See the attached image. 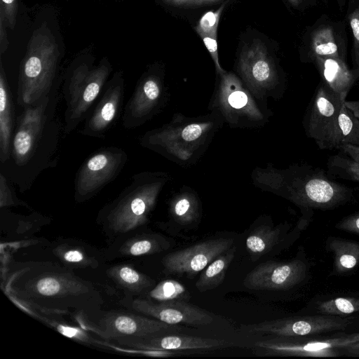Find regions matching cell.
<instances>
[{
    "mask_svg": "<svg viewBox=\"0 0 359 359\" xmlns=\"http://www.w3.org/2000/svg\"><path fill=\"white\" fill-rule=\"evenodd\" d=\"M5 287L13 301L41 313L90 315L103 304L93 284L53 262L15 264Z\"/></svg>",
    "mask_w": 359,
    "mask_h": 359,
    "instance_id": "cell-1",
    "label": "cell"
},
{
    "mask_svg": "<svg viewBox=\"0 0 359 359\" xmlns=\"http://www.w3.org/2000/svg\"><path fill=\"white\" fill-rule=\"evenodd\" d=\"M57 79L48 94L23 108L17 117L8 159L0 163V172L20 193L30 189L40 174L56 166L63 124L57 115L59 88Z\"/></svg>",
    "mask_w": 359,
    "mask_h": 359,
    "instance_id": "cell-2",
    "label": "cell"
},
{
    "mask_svg": "<svg viewBox=\"0 0 359 359\" xmlns=\"http://www.w3.org/2000/svg\"><path fill=\"white\" fill-rule=\"evenodd\" d=\"M61 52L56 39L46 24L29 39L19 71L17 103L31 105L50 92L59 75Z\"/></svg>",
    "mask_w": 359,
    "mask_h": 359,
    "instance_id": "cell-3",
    "label": "cell"
},
{
    "mask_svg": "<svg viewBox=\"0 0 359 359\" xmlns=\"http://www.w3.org/2000/svg\"><path fill=\"white\" fill-rule=\"evenodd\" d=\"M111 72V65L106 57L95 66L90 57L78 58L68 67L62 86L66 104L64 134H70L86 119L100 97Z\"/></svg>",
    "mask_w": 359,
    "mask_h": 359,
    "instance_id": "cell-4",
    "label": "cell"
},
{
    "mask_svg": "<svg viewBox=\"0 0 359 359\" xmlns=\"http://www.w3.org/2000/svg\"><path fill=\"white\" fill-rule=\"evenodd\" d=\"M160 188L155 175L140 172L113 201L100 211L98 219L114 234L127 233L144 225Z\"/></svg>",
    "mask_w": 359,
    "mask_h": 359,
    "instance_id": "cell-5",
    "label": "cell"
},
{
    "mask_svg": "<svg viewBox=\"0 0 359 359\" xmlns=\"http://www.w3.org/2000/svg\"><path fill=\"white\" fill-rule=\"evenodd\" d=\"M81 324L109 342L117 340L146 337L168 332L180 330V327L169 325L153 318L125 311H102L81 315Z\"/></svg>",
    "mask_w": 359,
    "mask_h": 359,
    "instance_id": "cell-6",
    "label": "cell"
},
{
    "mask_svg": "<svg viewBox=\"0 0 359 359\" xmlns=\"http://www.w3.org/2000/svg\"><path fill=\"white\" fill-rule=\"evenodd\" d=\"M128 154L118 147H105L88 156L78 169L74 179V200L83 203L91 199L122 171Z\"/></svg>",
    "mask_w": 359,
    "mask_h": 359,
    "instance_id": "cell-7",
    "label": "cell"
},
{
    "mask_svg": "<svg viewBox=\"0 0 359 359\" xmlns=\"http://www.w3.org/2000/svg\"><path fill=\"white\" fill-rule=\"evenodd\" d=\"M345 100L325 83L320 84L316 90L309 113L307 132L320 149H339L338 116Z\"/></svg>",
    "mask_w": 359,
    "mask_h": 359,
    "instance_id": "cell-8",
    "label": "cell"
},
{
    "mask_svg": "<svg viewBox=\"0 0 359 359\" xmlns=\"http://www.w3.org/2000/svg\"><path fill=\"white\" fill-rule=\"evenodd\" d=\"M351 325L350 319L332 315L288 317L262 323L243 325V331L273 334L277 337H312L313 335L344 331Z\"/></svg>",
    "mask_w": 359,
    "mask_h": 359,
    "instance_id": "cell-9",
    "label": "cell"
},
{
    "mask_svg": "<svg viewBox=\"0 0 359 359\" xmlns=\"http://www.w3.org/2000/svg\"><path fill=\"white\" fill-rule=\"evenodd\" d=\"M125 88L123 72H116L107 82L79 133L86 137L104 138L121 114Z\"/></svg>",
    "mask_w": 359,
    "mask_h": 359,
    "instance_id": "cell-10",
    "label": "cell"
},
{
    "mask_svg": "<svg viewBox=\"0 0 359 359\" xmlns=\"http://www.w3.org/2000/svg\"><path fill=\"white\" fill-rule=\"evenodd\" d=\"M120 304L137 313L169 325L201 326L209 325L214 320L211 313L184 301L155 302L144 297L125 296Z\"/></svg>",
    "mask_w": 359,
    "mask_h": 359,
    "instance_id": "cell-11",
    "label": "cell"
},
{
    "mask_svg": "<svg viewBox=\"0 0 359 359\" xmlns=\"http://www.w3.org/2000/svg\"><path fill=\"white\" fill-rule=\"evenodd\" d=\"M233 243V238L207 240L168 254L162 263L168 273L193 277L231 248Z\"/></svg>",
    "mask_w": 359,
    "mask_h": 359,
    "instance_id": "cell-12",
    "label": "cell"
},
{
    "mask_svg": "<svg viewBox=\"0 0 359 359\" xmlns=\"http://www.w3.org/2000/svg\"><path fill=\"white\" fill-rule=\"evenodd\" d=\"M306 271V264L301 259L286 262L268 261L250 271L243 285L250 290H285L301 283Z\"/></svg>",
    "mask_w": 359,
    "mask_h": 359,
    "instance_id": "cell-13",
    "label": "cell"
},
{
    "mask_svg": "<svg viewBox=\"0 0 359 359\" xmlns=\"http://www.w3.org/2000/svg\"><path fill=\"white\" fill-rule=\"evenodd\" d=\"M359 334L313 340L299 339L295 337H278L257 341V346L270 353L281 355L332 356L337 348L358 344Z\"/></svg>",
    "mask_w": 359,
    "mask_h": 359,
    "instance_id": "cell-14",
    "label": "cell"
},
{
    "mask_svg": "<svg viewBox=\"0 0 359 359\" xmlns=\"http://www.w3.org/2000/svg\"><path fill=\"white\" fill-rule=\"evenodd\" d=\"M161 92L160 79L155 74L147 72L142 75L123 108V128L130 130L144 124L156 111Z\"/></svg>",
    "mask_w": 359,
    "mask_h": 359,
    "instance_id": "cell-15",
    "label": "cell"
},
{
    "mask_svg": "<svg viewBox=\"0 0 359 359\" xmlns=\"http://www.w3.org/2000/svg\"><path fill=\"white\" fill-rule=\"evenodd\" d=\"M351 196L348 187L330 181L322 171H318L312 172L304 180L295 198L304 206L330 209L344 203Z\"/></svg>",
    "mask_w": 359,
    "mask_h": 359,
    "instance_id": "cell-16",
    "label": "cell"
},
{
    "mask_svg": "<svg viewBox=\"0 0 359 359\" xmlns=\"http://www.w3.org/2000/svg\"><path fill=\"white\" fill-rule=\"evenodd\" d=\"M156 334L146 337L124 339L112 342L117 346L130 350H197L216 349L228 346L230 344L223 339L203 338L188 335Z\"/></svg>",
    "mask_w": 359,
    "mask_h": 359,
    "instance_id": "cell-17",
    "label": "cell"
},
{
    "mask_svg": "<svg viewBox=\"0 0 359 359\" xmlns=\"http://www.w3.org/2000/svg\"><path fill=\"white\" fill-rule=\"evenodd\" d=\"M3 62L0 61V163L10 154L13 135L16 124L15 109Z\"/></svg>",
    "mask_w": 359,
    "mask_h": 359,
    "instance_id": "cell-18",
    "label": "cell"
},
{
    "mask_svg": "<svg viewBox=\"0 0 359 359\" xmlns=\"http://www.w3.org/2000/svg\"><path fill=\"white\" fill-rule=\"evenodd\" d=\"M107 276L126 293V296H138L147 293L154 281L128 264H118L107 271Z\"/></svg>",
    "mask_w": 359,
    "mask_h": 359,
    "instance_id": "cell-19",
    "label": "cell"
},
{
    "mask_svg": "<svg viewBox=\"0 0 359 359\" xmlns=\"http://www.w3.org/2000/svg\"><path fill=\"white\" fill-rule=\"evenodd\" d=\"M52 253L61 265L72 270L95 269L100 266L102 260L88 247L70 241L55 245Z\"/></svg>",
    "mask_w": 359,
    "mask_h": 359,
    "instance_id": "cell-20",
    "label": "cell"
},
{
    "mask_svg": "<svg viewBox=\"0 0 359 359\" xmlns=\"http://www.w3.org/2000/svg\"><path fill=\"white\" fill-rule=\"evenodd\" d=\"M320 65L324 83L345 100L355 81L353 74L339 57H326Z\"/></svg>",
    "mask_w": 359,
    "mask_h": 359,
    "instance_id": "cell-21",
    "label": "cell"
},
{
    "mask_svg": "<svg viewBox=\"0 0 359 359\" xmlns=\"http://www.w3.org/2000/svg\"><path fill=\"white\" fill-rule=\"evenodd\" d=\"M236 250L235 246L231 247L203 269L195 284L199 292L212 290L223 283L227 269L234 259Z\"/></svg>",
    "mask_w": 359,
    "mask_h": 359,
    "instance_id": "cell-22",
    "label": "cell"
},
{
    "mask_svg": "<svg viewBox=\"0 0 359 359\" xmlns=\"http://www.w3.org/2000/svg\"><path fill=\"white\" fill-rule=\"evenodd\" d=\"M243 51L241 62L247 72L257 81L264 82L272 75L266 47L260 42L254 41Z\"/></svg>",
    "mask_w": 359,
    "mask_h": 359,
    "instance_id": "cell-23",
    "label": "cell"
},
{
    "mask_svg": "<svg viewBox=\"0 0 359 359\" xmlns=\"http://www.w3.org/2000/svg\"><path fill=\"white\" fill-rule=\"evenodd\" d=\"M326 243L327 250L333 255L334 266L337 272L353 269L359 263V243L330 236Z\"/></svg>",
    "mask_w": 359,
    "mask_h": 359,
    "instance_id": "cell-24",
    "label": "cell"
},
{
    "mask_svg": "<svg viewBox=\"0 0 359 359\" xmlns=\"http://www.w3.org/2000/svg\"><path fill=\"white\" fill-rule=\"evenodd\" d=\"M170 248V243L157 234H144L126 241L118 249L120 257H139L163 252Z\"/></svg>",
    "mask_w": 359,
    "mask_h": 359,
    "instance_id": "cell-25",
    "label": "cell"
},
{
    "mask_svg": "<svg viewBox=\"0 0 359 359\" xmlns=\"http://www.w3.org/2000/svg\"><path fill=\"white\" fill-rule=\"evenodd\" d=\"M280 238V230L267 225L257 227L245 241L246 248L253 257H259L268 252Z\"/></svg>",
    "mask_w": 359,
    "mask_h": 359,
    "instance_id": "cell-26",
    "label": "cell"
},
{
    "mask_svg": "<svg viewBox=\"0 0 359 359\" xmlns=\"http://www.w3.org/2000/svg\"><path fill=\"white\" fill-rule=\"evenodd\" d=\"M331 156L328 169L332 175L359 183V154L351 153Z\"/></svg>",
    "mask_w": 359,
    "mask_h": 359,
    "instance_id": "cell-27",
    "label": "cell"
},
{
    "mask_svg": "<svg viewBox=\"0 0 359 359\" xmlns=\"http://www.w3.org/2000/svg\"><path fill=\"white\" fill-rule=\"evenodd\" d=\"M144 298L155 302L184 301L189 298V293L184 285L170 279L160 282L147 292V295Z\"/></svg>",
    "mask_w": 359,
    "mask_h": 359,
    "instance_id": "cell-28",
    "label": "cell"
},
{
    "mask_svg": "<svg viewBox=\"0 0 359 359\" xmlns=\"http://www.w3.org/2000/svg\"><path fill=\"white\" fill-rule=\"evenodd\" d=\"M338 128L339 147L344 144L359 147V118L346 106L345 102L339 114Z\"/></svg>",
    "mask_w": 359,
    "mask_h": 359,
    "instance_id": "cell-29",
    "label": "cell"
},
{
    "mask_svg": "<svg viewBox=\"0 0 359 359\" xmlns=\"http://www.w3.org/2000/svg\"><path fill=\"white\" fill-rule=\"evenodd\" d=\"M318 311L321 314L332 316L350 315L359 312V298L337 297L318 304Z\"/></svg>",
    "mask_w": 359,
    "mask_h": 359,
    "instance_id": "cell-30",
    "label": "cell"
},
{
    "mask_svg": "<svg viewBox=\"0 0 359 359\" xmlns=\"http://www.w3.org/2000/svg\"><path fill=\"white\" fill-rule=\"evenodd\" d=\"M312 45L314 52L318 56L338 57V48L330 28H323L317 32Z\"/></svg>",
    "mask_w": 359,
    "mask_h": 359,
    "instance_id": "cell-31",
    "label": "cell"
},
{
    "mask_svg": "<svg viewBox=\"0 0 359 359\" xmlns=\"http://www.w3.org/2000/svg\"><path fill=\"white\" fill-rule=\"evenodd\" d=\"M172 212L176 222L180 224H189L196 218L195 205L189 198L183 197L177 200Z\"/></svg>",
    "mask_w": 359,
    "mask_h": 359,
    "instance_id": "cell-32",
    "label": "cell"
},
{
    "mask_svg": "<svg viewBox=\"0 0 359 359\" xmlns=\"http://www.w3.org/2000/svg\"><path fill=\"white\" fill-rule=\"evenodd\" d=\"M224 5L215 11H210L205 13L200 19L196 30L202 36L217 37V30Z\"/></svg>",
    "mask_w": 359,
    "mask_h": 359,
    "instance_id": "cell-33",
    "label": "cell"
},
{
    "mask_svg": "<svg viewBox=\"0 0 359 359\" xmlns=\"http://www.w3.org/2000/svg\"><path fill=\"white\" fill-rule=\"evenodd\" d=\"M12 183L5 175L0 172V207L28 206L23 201L18 198Z\"/></svg>",
    "mask_w": 359,
    "mask_h": 359,
    "instance_id": "cell-34",
    "label": "cell"
},
{
    "mask_svg": "<svg viewBox=\"0 0 359 359\" xmlns=\"http://www.w3.org/2000/svg\"><path fill=\"white\" fill-rule=\"evenodd\" d=\"M18 11V0H1L0 14L4 17L8 28L13 29L15 27Z\"/></svg>",
    "mask_w": 359,
    "mask_h": 359,
    "instance_id": "cell-35",
    "label": "cell"
},
{
    "mask_svg": "<svg viewBox=\"0 0 359 359\" xmlns=\"http://www.w3.org/2000/svg\"><path fill=\"white\" fill-rule=\"evenodd\" d=\"M335 226L338 229L359 235V212L343 218Z\"/></svg>",
    "mask_w": 359,
    "mask_h": 359,
    "instance_id": "cell-36",
    "label": "cell"
},
{
    "mask_svg": "<svg viewBox=\"0 0 359 359\" xmlns=\"http://www.w3.org/2000/svg\"><path fill=\"white\" fill-rule=\"evenodd\" d=\"M201 38L203 41L205 46H206L207 49L211 54V55L215 61V63L217 70L219 72H222V69L220 67L219 61H218L217 37L210 36H202Z\"/></svg>",
    "mask_w": 359,
    "mask_h": 359,
    "instance_id": "cell-37",
    "label": "cell"
},
{
    "mask_svg": "<svg viewBox=\"0 0 359 359\" xmlns=\"http://www.w3.org/2000/svg\"><path fill=\"white\" fill-rule=\"evenodd\" d=\"M229 104L235 109H240L246 105L248 97L242 91H235L231 93L228 97Z\"/></svg>",
    "mask_w": 359,
    "mask_h": 359,
    "instance_id": "cell-38",
    "label": "cell"
},
{
    "mask_svg": "<svg viewBox=\"0 0 359 359\" xmlns=\"http://www.w3.org/2000/svg\"><path fill=\"white\" fill-rule=\"evenodd\" d=\"M202 130L203 128L200 125H190L184 129L182 132V137L186 140H194L201 135Z\"/></svg>",
    "mask_w": 359,
    "mask_h": 359,
    "instance_id": "cell-39",
    "label": "cell"
},
{
    "mask_svg": "<svg viewBox=\"0 0 359 359\" xmlns=\"http://www.w3.org/2000/svg\"><path fill=\"white\" fill-rule=\"evenodd\" d=\"M7 25L4 17L0 14V53L1 55L7 50L8 46V40L7 36Z\"/></svg>",
    "mask_w": 359,
    "mask_h": 359,
    "instance_id": "cell-40",
    "label": "cell"
},
{
    "mask_svg": "<svg viewBox=\"0 0 359 359\" xmlns=\"http://www.w3.org/2000/svg\"><path fill=\"white\" fill-rule=\"evenodd\" d=\"M350 24L355 38V43L359 58V11L358 10L355 11V12L351 15Z\"/></svg>",
    "mask_w": 359,
    "mask_h": 359,
    "instance_id": "cell-41",
    "label": "cell"
},
{
    "mask_svg": "<svg viewBox=\"0 0 359 359\" xmlns=\"http://www.w3.org/2000/svg\"><path fill=\"white\" fill-rule=\"evenodd\" d=\"M346 106L359 118V100L358 101H346Z\"/></svg>",
    "mask_w": 359,
    "mask_h": 359,
    "instance_id": "cell-42",
    "label": "cell"
},
{
    "mask_svg": "<svg viewBox=\"0 0 359 359\" xmlns=\"http://www.w3.org/2000/svg\"><path fill=\"white\" fill-rule=\"evenodd\" d=\"M196 0H164L165 2L175 5V6H180V5H186L188 4L195 3Z\"/></svg>",
    "mask_w": 359,
    "mask_h": 359,
    "instance_id": "cell-43",
    "label": "cell"
},
{
    "mask_svg": "<svg viewBox=\"0 0 359 359\" xmlns=\"http://www.w3.org/2000/svg\"><path fill=\"white\" fill-rule=\"evenodd\" d=\"M219 1V0H196L195 1V4H198L212 2V1Z\"/></svg>",
    "mask_w": 359,
    "mask_h": 359,
    "instance_id": "cell-44",
    "label": "cell"
},
{
    "mask_svg": "<svg viewBox=\"0 0 359 359\" xmlns=\"http://www.w3.org/2000/svg\"><path fill=\"white\" fill-rule=\"evenodd\" d=\"M290 1H294V0H290Z\"/></svg>",
    "mask_w": 359,
    "mask_h": 359,
    "instance_id": "cell-45",
    "label": "cell"
}]
</instances>
